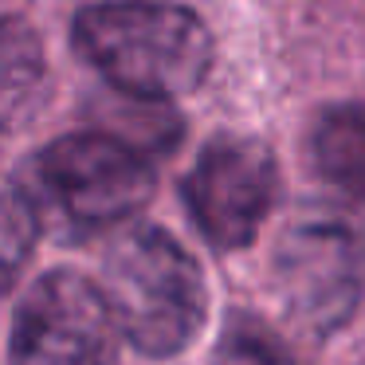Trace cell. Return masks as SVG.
<instances>
[{"mask_svg":"<svg viewBox=\"0 0 365 365\" xmlns=\"http://www.w3.org/2000/svg\"><path fill=\"white\" fill-rule=\"evenodd\" d=\"M75 48L114 91L142 103L189 95L212 63L205 20L169 0L87 4L75 16Z\"/></svg>","mask_w":365,"mask_h":365,"instance_id":"6da1fadb","label":"cell"},{"mask_svg":"<svg viewBox=\"0 0 365 365\" xmlns=\"http://www.w3.org/2000/svg\"><path fill=\"white\" fill-rule=\"evenodd\" d=\"M118 334L150 357H173L205 326L200 267L169 232L130 228L114 240L98 279Z\"/></svg>","mask_w":365,"mask_h":365,"instance_id":"7a4b0ae2","label":"cell"},{"mask_svg":"<svg viewBox=\"0 0 365 365\" xmlns=\"http://www.w3.org/2000/svg\"><path fill=\"white\" fill-rule=\"evenodd\" d=\"M36 220L63 236H91L126 224L153 192L142 145L106 130H83L36 153L20 189Z\"/></svg>","mask_w":365,"mask_h":365,"instance_id":"3957f363","label":"cell"},{"mask_svg":"<svg viewBox=\"0 0 365 365\" xmlns=\"http://www.w3.org/2000/svg\"><path fill=\"white\" fill-rule=\"evenodd\" d=\"M275 291L299 326L314 334L338 330L365 291L361 232L330 212L294 220L275 252Z\"/></svg>","mask_w":365,"mask_h":365,"instance_id":"277c9868","label":"cell"},{"mask_svg":"<svg viewBox=\"0 0 365 365\" xmlns=\"http://www.w3.org/2000/svg\"><path fill=\"white\" fill-rule=\"evenodd\" d=\"M118 326L98 283L75 271L40 275L12 318V365H114Z\"/></svg>","mask_w":365,"mask_h":365,"instance_id":"5b68a950","label":"cell"},{"mask_svg":"<svg viewBox=\"0 0 365 365\" xmlns=\"http://www.w3.org/2000/svg\"><path fill=\"white\" fill-rule=\"evenodd\" d=\"M279 192V169L255 138H216L185 177V208L212 247H244L263 228Z\"/></svg>","mask_w":365,"mask_h":365,"instance_id":"8992f818","label":"cell"},{"mask_svg":"<svg viewBox=\"0 0 365 365\" xmlns=\"http://www.w3.org/2000/svg\"><path fill=\"white\" fill-rule=\"evenodd\" d=\"M310 158L326 185L365 205V106L341 103L314 122Z\"/></svg>","mask_w":365,"mask_h":365,"instance_id":"52a82bcc","label":"cell"},{"mask_svg":"<svg viewBox=\"0 0 365 365\" xmlns=\"http://www.w3.org/2000/svg\"><path fill=\"white\" fill-rule=\"evenodd\" d=\"M212 365H294V357L283 346V338L275 330H267L259 318L232 314L220 334Z\"/></svg>","mask_w":365,"mask_h":365,"instance_id":"ba28073f","label":"cell"},{"mask_svg":"<svg viewBox=\"0 0 365 365\" xmlns=\"http://www.w3.org/2000/svg\"><path fill=\"white\" fill-rule=\"evenodd\" d=\"M36 232H40V220L28 197L20 189H0V294L16 283L20 267L28 263Z\"/></svg>","mask_w":365,"mask_h":365,"instance_id":"9c48e42d","label":"cell"}]
</instances>
